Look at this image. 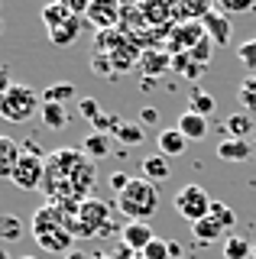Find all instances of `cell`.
I'll use <instances>...</instances> for the list:
<instances>
[{
  "mask_svg": "<svg viewBox=\"0 0 256 259\" xmlns=\"http://www.w3.org/2000/svg\"><path fill=\"white\" fill-rule=\"evenodd\" d=\"M0 237H4V240H20L23 237V221H20V217L4 214V217H0Z\"/></svg>",
  "mask_w": 256,
  "mask_h": 259,
  "instance_id": "26",
  "label": "cell"
},
{
  "mask_svg": "<svg viewBox=\"0 0 256 259\" xmlns=\"http://www.w3.org/2000/svg\"><path fill=\"white\" fill-rule=\"evenodd\" d=\"M75 97H78V88L68 84V81H59V84H49L42 91V104H62V107H65L68 101H75Z\"/></svg>",
  "mask_w": 256,
  "mask_h": 259,
  "instance_id": "20",
  "label": "cell"
},
{
  "mask_svg": "<svg viewBox=\"0 0 256 259\" xmlns=\"http://www.w3.org/2000/svg\"><path fill=\"white\" fill-rule=\"evenodd\" d=\"M188 104H191V113H198V117H211L214 113V97L211 94H204V91H191L188 97Z\"/></svg>",
  "mask_w": 256,
  "mask_h": 259,
  "instance_id": "25",
  "label": "cell"
},
{
  "mask_svg": "<svg viewBox=\"0 0 256 259\" xmlns=\"http://www.w3.org/2000/svg\"><path fill=\"white\" fill-rule=\"evenodd\" d=\"M140 120H143V123H156V120H159V110H156V107H143Z\"/></svg>",
  "mask_w": 256,
  "mask_h": 259,
  "instance_id": "37",
  "label": "cell"
},
{
  "mask_svg": "<svg viewBox=\"0 0 256 259\" xmlns=\"http://www.w3.org/2000/svg\"><path fill=\"white\" fill-rule=\"evenodd\" d=\"M172 65L169 55H159V52H143V68L149 71V75H159V71H165Z\"/></svg>",
  "mask_w": 256,
  "mask_h": 259,
  "instance_id": "27",
  "label": "cell"
},
{
  "mask_svg": "<svg viewBox=\"0 0 256 259\" xmlns=\"http://www.w3.org/2000/svg\"><path fill=\"white\" fill-rule=\"evenodd\" d=\"M224 259H253V243L240 233H227L224 237Z\"/></svg>",
  "mask_w": 256,
  "mask_h": 259,
  "instance_id": "19",
  "label": "cell"
},
{
  "mask_svg": "<svg viewBox=\"0 0 256 259\" xmlns=\"http://www.w3.org/2000/svg\"><path fill=\"white\" fill-rule=\"evenodd\" d=\"M110 149H114V140H110V133H88L84 136V143H81V152L91 162H98V159H107L110 156Z\"/></svg>",
  "mask_w": 256,
  "mask_h": 259,
  "instance_id": "12",
  "label": "cell"
},
{
  "mask_svg": "<svg viewBox=\"0 0 256 259\" xmlns=\"http://www.w3.org/2000/svg\"><path fill=\"white\" fill-rule=\"evenodd\" d=\"M211 46H214V42H211V39L204 36L201 42H198V46H195V49L188 52V55H191V62H198V65H207V62H211Z\"/></svg>",
  "mask_w": 256,
  "mask_h": 259,
  "instance_id": "31",
  "label": "cell"
},
{
  "mask_svg": "<svg viewBox=\"0 0 256 259\" xmlns=\"http://www.w3.org/2000/svg\"><path fill=\"white\" fill-rule=\"evenodd\" d=\"M130 182H133V178L126 175V172H114V175H110V188H114V194H120Z\"/></svg>",
  "mask_w": 256,
  "mask_h": 259,
  "instance_id": "34",
  "label": "cell"
},
{
  "mask_svg": "<svg viewBox=\"0 0 256 259\" xmlns=\"http://www.w3.org/2000/svg\"><path fill=\"white\" fill-rule=\"evenodd\" d=\"M23 156V146L13 140V136H0V178H13V168Z\"/></svg>",
  "mask_w": 256,
  "mask_h": 259,
  "instance_id": "10",
  "label": "cell"
},
{
  "mask_svg": "<svg viewBox=\"0 0 256 259\" xmlns=\"http://www.w3.org/2000/svg\"><path fill=\"white\" fill-rule=\"evenodd\" d=\"M201 26H204V36L211 39L214 46H227L230 36H234V26H230L227 13H221L218 7H211V10L201 16Z\"/></svg>",
  "mask_w": 256,
  "mask_h": 259,
  "instance_id": "7",
  "label": "cell"
},
{
  "mask_svg": "<svg viewBox=\"0 0 256 259\" xmlns=\"http://www.w3.org/2000/svg\"><path fill=\"white\" fill-rule=\"evenodd\" d=\"M253 259H256V243H253Z\"/></svg>",
  "mask_w": 256,
  "mask_h": 259,
  "instance_id": "41",
  "label": "cell"
},
{
  "mask_svg": "<svg viewBox=\"0 0 256 259\" xmlns=\"http://www.w3.org/2000/svg\"><path fill=\"white\" fill-rule=\"evenodd\" d=\"M20 259H36V256H20Z\"/></svg>",
  "mask_w": 256,
  "mask_h": 259,
  "instance_id": "42",
  "label": "cell"
},
{
  "mask_svg": "<svg viewBox=\"0 0 256 259\" xmlns=\"http://www.w3.org/2000/svg\"><path fill=\"white\" fill-rule=\"evenodd\" d=\"M253 152H256V140H224L218 143V159L224 162H246V159H253Z\"/></svg>",
  "mask_w": 256,
  "mask_h": 259,
  "instance_id": "9",
  "label": "cell"
},
{
  "mask_svg": "<svg viewBox=\"0 0 256 259\" xmlns=\"http://www.w3.org/2000/svg\"><path fill=\"white\" fill-rule=\"evenodd\" d=\"M156 143H159V152H162L165 159H172V156H182V152H185V146H188V140H185V136H182L175 126H172V130H162Z\"/></svg>",
  "mask_w": 256,
  "mask_h": 259,
  "instance_id": "18",
  "label": "cell"
},
{
  "mask_svg": "<svg viewBox=\"0 0 256 259\" xmlns=\"http://www.w3.org/2000/svg\"><path fill=\"white\" fill-rule=\"evenodd\" d=\"M13 84H17V81H13V71L7 68V65H0V94H7Z\"/></svg>",
  "mask_w": 256,
  "mask_h": 259,
  "instance_id": "35",
  "label": "cell"
},
{
  "mask_svg": "<svg viewBox=\"0 0 256 259\" xmlns=\"http://www.w3.org/2000/svg\"><path fill=\"white\" fill-rule=\"evenodd\" d=\"M0 32H4V20H0Z\"/></svg>",
  "mask_w": 256,
  "mask_h": 259,
  "instance_id": "43",
  "label": "cell"
},
{
  "mask_svg": "<svg viewBox=\"0 0 256 259\" xmlns=\"http://www.w3.org/2000/svg\"><path fill=\"white\" fill-rule=\"evenodd\" d=\"M0 259H10V253H7V249H4V246H0Z\"/></svg>",
  "mask_w": 256,
  "mask_h": 259,
  "instance_id": "40",
  "label": "cell"
},
{
  "mask_svg": "<svg viewBox=\"0 0 256 259\" xmlns=\"http://www.w3.org/2000/svg\"><path fill=\"white\" fill-rule=\"evenodd\" d=\"M78 36H81V20H78V16H71L68 23H62V26L49 29V42H52V46H75Z\"/></svg>",
  "mask_w": 256,
  "mask_h": 259,
  "instance_id": "15",
  "label": "cell"
},
{
  "mask_svg": "<svg viewBox=\"0 0 256 259\" xmlns=\"http://www.w3.org/2000/svg\"><path fill=\"white\" fill-rule=\"evenodd\" d=\"M224 130H227V140H250L253 136V117L250 113H230L224 120Z\"/></svg>",
  "mask_w": 256,
  "mask_h": 259,
  "instance_id": "14",
  "label": "cell"
},
{
  "mask_svg": "<svg viewBox=\"0 0 256 259\" xmlns=\"http://www.w3.org/2000/svg\"><path fill=\"white\" fill-rule=\"evenodd\" d=\"M91 259H114L110 253H98V256H91Z\"/></svg>",
  "mask_w": 256,
  "mask_h": 259,
  "instance_id": "39",
  "label": "cell"
},
{
  "mask_svg": "<svg viewBox=\"0 0 256 259\" xmlns=\"http://www.w3.org/2000/svg\"><path fill=\"white\" fill-rule=\"evenodd\" d=\"M39 16H42V26H46V29H55V26H62V23H68L75 13H71V4L59 0V4H46Z\"/></svg>",
  "mask_w": 256,
  "mask_h": 259,
  "instance_id": "17",
  "label": "cell"
},
{
  "mask_svg": "<svg viewBox=\"0 0 256 259\" xmlns=\"http://www.w3.org/2000/svg\"><path fill=\"white\" fill-rule=\"evenodd\" d=\"M94 182H98V168L81 149H55L46 156L42 191L49 204H81L88 201Z\"/></svg>",
  "mask_w": 256,
  "mask_h": 259,
  "instance_id": "1",
  "label": "cell"
},
{
  "mask_svg": "<svg viewBox=\"0 0 256 259\" xmlns=\"http://www.w3.org/2000/svg\"><path fill=\"white\" fill-rule=\"evenodd\" d=\"M175 130H179L185 140H204L207 136V117H198V113H191V110H185L179 117V123H175Z\"/></svg>",
  "mask_w": 256,
  "mask_h": 259,
  "instance_id": "13",
  "label": "cell"
},
{
  "mask_svg": "<svg viewBox=\"0 0 256 259\" xmlns=\"http://www.w3.org/2000/svg\"><path fill=\"white\" fill-rule=\"evenodd\" d=\"M117 210L130 221L149 224V217L159 210V188L146 178H133L123 191L117 194Z\"/></svg>",
  "mask_w": 256,
  "mask_h": 259,
  "instance_id": "3",
  "label": "cell"
},
{
  "mask_svg": "<svg viewBox=\"0 0 256 259\" xmlns=\"http://www.w3.org/2000/svg\"><path fill=\"white\" fill-rule=\"evenodd\" d=\"M140 256H143V259H172V249H169V243H165V240H159V237H156Z\"/></svg>",
  "mask_w": 256,
  "mask_h": 259,
  "instance_id": "30",
  "label": "cell"
},
{
  "mask_svg": "<svg viewBox=\"0 0 256 259\" xmlns=\"http://www.w3.org/2000/svg\"><path fill=\"white\" fill-rule=\"evenodd\" d=\"M42 123L49 130H65L68 126V110L62 107V104H42Z\"/></svg>",
  "mask_w": 256,
  "mask_h": 259,
  "instance_id": "22",
  "label": "cell"
},
{
  "mask_svg": "<svg viewBox=\"0 0 256 259\" xmlns=\"http://www.w3.org/2000/svg\"><path fill=\"white\" fill-rule=\"evenodd\" d=\"M218 10L221 13H246V10H253V4L250 0H221Z\"/></svg>",
  "mask_w": 256,
  "mask_h": 259,
  "instance_id": "32",
  "label": "cell"
},
{
  "mask_svg": "<svg viewBox=\"0 0 256 259\" xmlns=\"http://www.w3.org/2000/svg\"><path fill=\"white\" fill-rule=\"evenodd\" d=\"M211 217L224 227V230H230V227L237 224V214H234L227 204H221V201H214V204H211Z\"/></svg>",
  "mask_w": 256,
  "mask_h": 259,
  "instance_id": "28",
  "label": "cell"
},
{
  "mask_svg": "<svg viewBox=\"0 0 256 259\" xmlns=\"http://www.w3.org/2000/svg\"><path fill=\"white\" fill-rule=\"evenodd\" d=\"M81 113H84L88 120H94V123H98V117H101L98 101H94V97H84V101H81Z\"/></svg>",
  "mask_w": 256,
  "mask_h": 259,
  "instance_id": "33",
  "label": "cell"
},
{
  "mask_svg": "<svg viewBox=\"0 0 256 259\" xmlns=\"http://www.w3.org/2000/svg\"><path fill=\"white\" fill-rule=\"evenodd\" d=\"M211 194H207L201 185H185V188H179L175 194V210H179V217H185L188 224H198L204 221L207 214H211Z\"/></svg>",
  "mask_w": 256,
  "mask_h": 259,
  "instance_id": "6",
  "label": "cell"
},
{
  "mask_svg": "<svg viewBox=\"0 0 256 259\" xmlns=\"http://www.w3.org/2000/svg\"><path fill=\"white\" fill-rule=\"evenodd\" d=\"M191 233H195V240H198V243H214V240H221V237H224L227 230H224V227H221L218 221H214L211 214H207L204 221L191 224Z\"/></svg>",
  "mask_w": 256,
  "mask_h": 259,
  "instance_id": "21",
  "label": "cell"
},
{
  "mask_svg": "<svg viewBox=\"0 0 256 259\" xmlns=\"http://www.w3.org/2000/svg\"><path fill=\"white\" fill-rule=\"evenodd\" d=\"M33 240L39 246L46 249V253H71V240H75V233H71V227L65 221V214H62L55 204H46L36 210L33 217Z\"/></svg>",
  "mask_w": 256,
  "mask_h": 259,
  "instance_id": "2",
  "label": "cell"
},
{
  "mask_svg": "<svg viewBox=\"0 0 256 259\" xmlns=\"http://www.w3.org/2000/svg\"><path fill=\"white\" fill-rule=\"evenodd\" d=\"M237 101L246 113H256V75H246L237 88Z\"/></svg>",
  "mask_w": 256,
  "mask_h": 259,
  "instance_id": "23",
  "label": "cell"
},
{
  "mask_svg": "<svg viewBox=\"0 0 256 259\" xmlns=\"http://www.w3.org/2000/svg\"><path fill=\"white\" fill-rule=\"evenodd\" d=\"M169 172H172V165H169V159L162 156V152H156V156H146L143 159V178L146 182H165L169 178Z\"/></svg>",
  "mask_w": 256,
  "mask_h": 259,
  "instance_id": "16",
  "label": "cell"
},
{
  "mask_svg": "<svg viewBox=\"0 0 256 259\" xmlns=\"http://www.w3.org/2000/svg\"><path fill=\"white\" fill-rule=\"evenodd\" d=\"M42 113V94H36L29 84H13L7 94H0V120L7 123H29V120Z\"/></svg>",
  "mask_w": 256,
  "mask_h": 259,
  "instance_id": "4",
  "label": "cell"
},
{
  "mask_svg": "<svg viewBox=\"0 0 256 259\" xmlns=\"http://www.w3.org/2000/svg\"><path fill=\"white\" fill-rule=\"evenodd\" d=\"M117 20H120V10L114 4H91L88 7V23L98 26L101 32L104 29H117Z\"/></svg>",
  "mask_w": 256,
  "mask_h": 259,
  "instance_id": "11",
  "label": "cell"
},
{
  "mask_svg": "<svg viewBox=\"0 0 256 259\" xmlns=\"http://www.w3.org/2000/svg\"><path fill=\"white\" fill-rule=\"evenodd\" d=\"M153 240H156L153 227L143 224V221H130L123 230H120V243H123V246H130V249H137V253H143V249H146Z\"/></svg>",
  "mask_w": 256,
  "mask_h": 259,
  "instance_id": "8",
  "label": "cell"
},
{
  "mask_svg": "<svg viewBox=\"0 0 256 259\" xmlns=\"http://www.w3.org/2000/svg\"><path fill=\"white\" fill-rule=\"evenodd\" d=\"M65 259H91V256H84L81 249H71V253H65Z\"/></svg>",
  "mask_w": 256,
  "mask_h": 259,
  "instance_id": "38",
  "label": "cell"
},
{
  "mask_svg": "<svg viewBox=\"0 0 256 259\" xmlns=\"http://www.w3.org/2000/svg\"><path fill=\"white\" fill-rule=\"evenodd\" d=\"M117 140L123 143V146H140L143 140H146V130H143V123H120V130H117Z\"/></svg>",
  "mask_w": 256,
  "mask_h": 259,
  "instance_id": "24",
  "label": "cell"
},
{
  "mask_svg": "<svg viewBox=\"0 0 256 259\" xmlns=\"http://www.w3.org/2000/svg\"><path fill=\"white\" fill-rule=\"evenodd\" d=\"M17 188L23 191H39L46 182V156L42 149H36L33 143H23V156L13 168V178H10Z\"/></svg>",
  "mask_w": 256,
  "mask_h": 259,
  "instance_id": "5",
  "label": "cell"
},
{
  "mask_svg": "<svg viewBox=\"0 0 256 259\" xmlns=\"http://www.w3.org/2000/svg\"><path fill=\"white\" fill-rule=\"evenodd\" d=\"M237 59L246 65V71H250V75H256V39H246V42L237 49Z\"/></svg>",
  "mask_w": 256,
  "mask_h": 259,
  "instance_id": "29",
  "label": "cell"
},
{
  "mask_svg": "<svg viewBox=\"0 0 256 259\" xmlns=\"http://www.w3.org/2000/svg\"><path fill=\"white\" fill-rule=\"evenodd\" d=\"M110 256H114V259H143V256L137 253V249L123 246V243H120V246H117V249H114V253H110Z\"/></svg>",
  "mask_w": 256,
  "mask_h": 259,
  "instance_id": "36",
  "label": "cell"
}]
</instances>
